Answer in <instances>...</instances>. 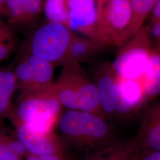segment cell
<instances>
[{
    "label": "cell",
    "instance_id": "1",
    "mask_svg": "<svg viewBox=\"0 0 160 160\" xmlns=\"http://www.w3.org/2000/svg\"><path fill=\"white\" fill-rule=\"evenodd\" d=\"M59 136L68 146L87 154L120 139L114 124L98 114L68 110L61 113L57 123Z\"/></svg>",
    "mask_w": 160,
    "mask_h": 160
},
{
    "label": "cell",
    "instance_id": "2",
    "mask_svg": "<svg viewBox=\"0 0 160 160\" xmlns=\"http://www.w3.org/2000/svg\"><path fill=\"white\" fill-rule=\"evenodd\" d=\"M62 66L52 87L53 94L58 102L69 110L86 111L106 119L100 106L97 88L81 65L66 63Z\"/></svg>",
    "mask_w": 160,
    "mask_h": 160
},
{
    "label": "cell",
    "instance_id": "3",
    "mask_svg": "<svg viewBox=\"0 0 160 160\" xmlns=\"http://www.w3.org/2000/svg\"><path fill=\"white\" fill-rule=\"evenodd\" d=\"M62 106L50 91H20L8 117L12 124L22 123L40 131H52L57 125Z\"/></svg>",
    "mask_w": 160,
    "mask_h": 160
},
{
    "label": "cell",
    "instance_id": "4",
    "mask_svg": "<svg viewBox=\"0 0 160 160\" xmlns=\"http://www.w3.org/2000/svg\"><path fill=\"white\" fill-rule=\"evenodd\" d=\"M97 23L92 40L104 46H122L133 32L130 0H104L97 4Z\"/></svg>",
    "mask_w": 160,
    "mask_h": 160
},
{
    "label": "cell",
    "instance_id": "5",
    "mask_svg": "<svg viewBox=\"0 0 160 160\" xmlns=\"http://www.w3.org/2000/svg\"><path fill=\"white\" fill-rule=\"evenodd\" d=\"M73 35L63 24L48 22L32 30L24 44V53L62 65Z\"/></svg>",
    "mask_w": 160,
    "mask_h": 160
},
{
    "label": "cell",
    "instance_id": "6",
    "mask_svg": "<svg viewBox=\"0 0 160 160\" xmlns=\"http://www.w3.org/2000/svg\"><path fill=\"white\" fill-rule=\"evenodd\" d=\"M54 66L46 60L23 53L14 69L17 89L31 92L51 90L54 83Z\"/></svg>",
    "mask_w": 160,
    "mask_h": 160
},
{
    "label": "cell",
    "instance_id": "7",
    "mask_svg": "<svg viewBox=\"0 0 160 160\" xmlns=\"http://www.w3.org/2000/svg\"><path fill=\"white\" fill-rule=\"evenodd\" d=\"M122 46L112 63L114 73L122 80H138L143 75L152 51L149 39L139 36Z\"/></svg>",
    "mask_w": 160,
    "mask_h": 160
},
{
    "label": "cell",
    "instance_id": "8",
    "mask_svg": "<svg viewBox=\"0 0 160 160\" xmlns=\"http://www.w3.org/2000/svg\"><path fill=\"white\" fill-rule=\"evenodd\" d=\"M12 125L15 129L16 137L28 154L36 156L65 155L67 147L54 130H37L22 123Z\"/></svg>",
    "mask_w": 160,
    "mask_h": 160
},
{
    "label": "cell",
    "instance_id": "9",
    "mask_svg": "<svg viewBox=\"0 0 160 160\" xmlns=\"http://www.w3.org/2000/svg\"><path fill=\"white\" fill-rule=\"evenodd\" d=\"M92 81L97 88L100 106L106 119L116 122L118 77L112 64L100 63L92 71Z\"/></svg>",
    "mask_w": 160,
    "mask_h": 160
},
{
    "label": "cell",
    "instance_id": "10",
    "mask_svg": "<svg viewBox=\"0 0 160 160\" xmlns=\"http://www.w3.org/2000/svg\"><path fill=\"white\" fill-rule=\"evenodd\" d=\"M43 3L44 0H6L1 16L6 17L13 29L31 31L36 27Z\"/></svg>",
    "mask_w": 160,
    "mask_h": 160
},
{
    "label": "cell",
    "instance_id": "11",
    "mask_svg": "<svg viewBox=\"0 0 160 160\" xmlns=\"http://www.w3.org/2000/svg\"><path fill=\"white\" fill-rule=\"evenodd\" d=\"M145 106L143 88L137 80L118 77L116 122L131 120Z\"/></svg>",
    "mask_w": 160,
    "mask_h": 160
},
{
    "label": "cell",
    "instance_id": "12",
    "mask_svg": "<svg viewBox=\"0 0 160 160\" xmlns=\"http://www.w3.org/2000/svg\"><path fill=\"white\" fill-rule=\"evenodd\" d=\"M135 137L139 152L160 151V102L149 103L141 111Z\"/></svg>",
    "mask_w": 160,
    "mask_h": 160
},
{
    "label": "cell",
    "instance_id": "13",
    "mask_svg": "<svg viewBox=\"0 0 160 160\" xmlns=\"http://www.w3.org/2000/svg\"><path fill=\"white\" fill-rule=\"evenodd\" d=\"M71 30L87 33L91 40L97 23L95 0H68Z\"/></svg>",
    "mask_w": 160,
    "mask_h": 160
},
{
    "label": "cell",
    "instance_id": "14",
    "mask_svg": "<svg viewBox=\"0 0 160 160\" xmlns=\"http://www.w3.org/2000/svg\"><path fill=\"white\" fill-rule=\"evenodd\" d=\"M139 152L135 136L120 138L116 142L87 154L82 160H135Z\"/></svg>",
    "mask_w": 160,
    "mask_h": 160
},
{
    "label": "cell",
    "instance_id": "15",
    "mask_svg": "<svg viewBox=\"0 0 160 160\" xmlns=\"http://www.w3.org/2000/svg\"><path fill=\"white\" fill-rule=\"evenodd\" d=\"M17 89L14 69L0 68V131H7L5 120L12 111V98Z\"/></svg>",
    "mask_w": 160,
    "mask_h": 160
},
{
    "label": "cell",
    "instance_id": "16",
    "mask_svg": "<svg viewBox=\"0 0 160 160\" xmlns=\"http://www.w3.org/2000/svg\"><path fill=\"white\" fill-rule=\"evenodd\" d=\"M105 46L93 40L74 34L62 65L66 63L81 65L96 57Z\"/></svg>",
    "mask_w": 160,
    "mask_h": 160
},
{
    "label": "cell",
    "instance_id": "17",
    "mask_svg": "<svg viewBox=\"0 0 160 160\" xmlns=\"http://www.w3.org/2000/svg\"><path fill=\"white\" fill-rule=\"evenodd\" d=\"M143 76L142 88L147 106L160 98V53L151 52Z\"/></svg>",
    "mask_w": 160,
    "mask_h": 160
},
{
    "label": "cell",
    "instance_id": "18",
    "mask_svg": "<svg viewBox=\"0 0 160 160\" xmlns=\"http://www.w3.org/2000/svg\"><path fill=\"white\" fill-rule=\"evenodd\" d=\"M43 10L48 22L60 23L69 28L68 0H44Z\"/></svg>",
    "mask_w": 160,
    "mask_h": 160
},
{
    "label": "cell",
    "instance_id": "19",
    "mask_svg": "<svg viewBox=\"0 0 160 160\" xmlns=\"http://www.w3.org/2000/svg\"><path fill=\"white\" fill-rule=\"evenodd\" d=\"M17 46V38L14 29L0 16V62L9 57Z\"/></svg>",
    "mask_w": 160,
    "mask_h": 160
},
{
    "label": "cell",
    "instance_id": "20",
    "mask_svg": "<svg viewBox=\"0 0 160 160\" xmlns=\"http://www.w3.org/2000/svg\"><path fill=\"white\" fill-rule=\"evenodd\" d=\"M19 147L16 137L9 135L7 131H0V160H23L14 152Z\"/></svg>",
    "mask_w": 160,
    "mask_h": 160
},
{
    "label": "cell",
    "instance_id": "21",
    "mask_svg": "<svg viewBox=\"0 0 160 160\" xmlns=\"http://www.w3.org/2000/svg\"><path fill=\"white\" fill-rule=\"evenodd\" d=\"M158 0H130L133 12V32L139 28L143 18L152 11Z\"/></svg>",
    "mask_w": 160,
    "mask_h": 160
},
{
    "label": "cell",
    "instance_id": "22",
    "mask_svg": "<svg viewBox=\"0 0 160 160\" xmlns=\"http://www.w3.org/2000/svg\"><path fill=\"white\" fill-rule=\"evenodd\" d=\"M150 35L152 43V49L160 53V20L152 18L150 25Z\"/></svg>",
    "mask_w": 160,
    "mask_h": 160
},
{
    "label": "cell",
    "instance_id": "23",
    "mask_svg": "<svg viewBox=\"0 0 160 160\" xmlns=\"http://www.w3.org/2000/svg\"><path fill=\"white\" fill-rule=\"evenodd\" d=\"M135 160H160V151L139 152Z\"/></svg>",
    "mask_w": 160,
    "mask_h": 160
},
{
    "label": "cell",
    "instance_id": "24",
    "mask_svg": "<svg viewBox=\"0 0 160 160\" xmlns=\"http://www.w3.org/2000/svg\"><path fill=\"white\" fill-rule=\"evenodd\" d=\"M26 160H71L65 157V155H53L46 156H36L32 154H28Z\"/></svg>",
    "mask_w": 160,
    "mask_h": 160
},
{
    "label": "cell",
    "instance_id": "25",
    "mask_svg": "<svg viewBox=\"0 0 160 160\" xmlns=\"http://www.w3.org/2000/svg\"><path fill=\"white\" fill-rule=\"evenodd\" d=\"M152 18L160 20V0H158L152 9Z\"/></svg>",
    "mask_w": 160,
    "mask_h": 160
},
{
    "label": "cell",
    "instance_id": "26",
    "mask_svg": "<svg viewBox=\"0 0 160 160\" xmlns=\"http://www.w3.org/2000/svg\"><path fill=\"white\" fill-rule=\"evenodd\" d=\"M5 2H6V0H0V16H1V12Z\"/></svg>",
    "mask_w": 160,
    "mask_h": 160
},
{
    "label": "cell",
    "instance_id": "27",
    "mask_svg": "<svg viewBox=\"0 0 160 160\" xmlns=\"http://www.w3.org/2000/svg\"><path fill=\"white\" fill-rule=\"evenodd\" d=\"M104 1V0H97V4H99V3L103 2Z\"/></svg>",
    "mask_w": 160,
    "mask_h": 160
}]
</instances>
